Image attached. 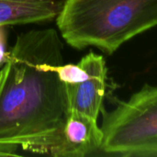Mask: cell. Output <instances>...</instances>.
<instances>
[{
  "label": "cell",
  "mask_w": 157,
  "mask_h": 157,
  "mask_svg": "<svg viewBox=\"0 0 157 157\" xmlns=\"http://www.w3.org/2000/svg\"><path fill=\"white\" fill-rule=\"evenodd\" d=\"M6 33L5 30V27L0 26V68L5 64L8 52H6Z\"/></svg>",
  "instance_id": "cell-7"
},
{
  "label": "cell",
  "mask_w": 157,
  "mask_h": 157,
  "mask_svg": "<svg viewBox=\"0 0 157 157\" xmlns=\"http://www.w3.org/2000/svg\"><path fill=\"white\" fill-rule=\"evenodd\" d=\"M18 149V145L0 142V155H17Z\"/></svg>",
  "instance_id": "cell-8"
},
{
  "label": "cell",
  "mask_w": 157,
  "mask_h": 157,
  "mask_svg": "<svg viewBox=\"0 0 157 157\" xmlns=\"http://www.w3.org/2000/svg\"><path fill=\"white\" fill-rule=\"evenodd\" d=\"M60 0H0V26L49 22L62 8Z\"/></svg>",
  "instance_id": "cell-6"
},
{
  "label": "cell",
  "mask_w": 157,
  "mask_h": 157,
  "mask_svg": "<svg viewBox=\"0 0 157 157\" xmlns=\"http://www.w3.org/2000/svg\"><path fill=\"white\" fill-rule=\"evenodd\" d=\"M100 151L121 156L157 157V86L145 85L103 114Z\"/></svg>",
  "instance_id": "cell-3"
},
{
  "label": "cell",
  "mask_w": 157,
  "mask_h": 157,
  "mask_svg": "<svg viewBox=\"0 0 157 157\" xmlns=\"http://www.w3.org/2000/svg\"><path fill=\"white\" fill-rule=\"evenodd\" d=\"M107 66L103 56L90 52L76 64H62L59 78L67 112H77L94 119L103 110L107 86Z\"/></svg>",
  "instance_id": "cell-4"
},
{
  "label": "cell",
  "mask_w": 157,
  "mask_h": 157,
  "mask_svg": "<svg viewBox=\"0 0 157 157\" xmlns=\"http://www.w3.org/2000/svg\"><path fill=\"white\" fill-rule=\"evenodd\" d=\"M63 48L54 29L17 36L5 63L6 75L0 90V142L40 154L63 125L66 108L58 74Z\"/></svg>",
  "instance_id": "cell-1"
},
{
  "label": "cell",
  "mask_w": 157,
  "mask_h": 157,
  "mask_svg": "<svg viewBox=\"0 0 157 157\" xmlns=\"http://www.w3.org/2000/svg\"><path fill=\"white\" fill-rule=\"evenodd\" d=\"M71 47H96L110 55L157 26V0H64L55 18Z\"/></svg>",
  "instance_id": "cell-2"
},
{
  "label": "cell",
  "mask_w": 157,
  "mask_h": 157,
  "mask_svg": "<svg viewBox=\"0 0 157 157\" xmlns=\"http://www.w3.org/2000/svg\"><path fill=\"white\" fill-rule=\"evenodd\" d=\"M103 132L98 120L67 112L63 125L48 139L40 154L56 157H84L100 151Z\"/></svg>",
  "instance_id": "cell-5"
},
{
  "label": "cell",
  "mask_w": 157,
  "mask_h": 157,
  "mask_svg": "<svg viewBox=\"0 0 157 157\" xmlns=\"http://www.w3.org/2000/svg\"><path fill=\"white\" fill-rule=\"evenodd\" d=\"M6 75V63H5V64L0 68V90H1L2 86H3V84H4Z\"/></svg>",
  "instance_id": "cell-9"
}]
</instances>
